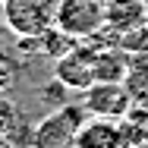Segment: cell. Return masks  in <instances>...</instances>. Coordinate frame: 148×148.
Listing matches in <instances>:
<instances>
[{"label":"cell","mask_w":148,"mask_h":148,"mask_svg":"<svg viewBox=\"0 0 148 148\" xmlns=\"http://www.w3.org/2000/svg\"><path fill=\"white\" fill-rule=\"evenodd\" d=\"M6 32H10L6 25H0V51H3V44H6ZM10 35H13V32H10Z\"/></svg>","instance_id":"obj_15"},{"label":"cell","mask_w":148,"mask_h":148,"mask_svg":"<svg viewBox=\"0 0 148 148\" xmlns=\"http://www.w3.org/2000/svg\"><path fill=\"white\" fill-rule=\"evenodd\" d=\"M19 120H22L19 107H16V104H13L6 95H0V139H3V136H6V132H10V129H13Z\"/></svg>","instance_id":"obj_13"},{"label":"cell","mask_w":148,"mask_h":148,"mask_svg":"<svg viewBox=\"0 0 148 148\" xmlns=\"http://www.w3.org/2000/svg\"><path fill=\"white\" fill-rule=\"evenodd\" d=\"M120 47L129 51V54H148V19L142 25H136V29L123 32L120 35Z\"/></svg>","instance_id":"obj_11"},{"label":"cell","mask_w":148,"mask_h":148,"mask_svg":"<svg viewBox=\"0 0 148 148\" xmlns=\"http://www.w3.org/2000/svg\"><path fill=\"white\" fill-rule=\"evenodd\" d=\"M95 57H98V44L91 38H82V41H76L73 51L54 60V76L63 85L82 95L88 85H95Z\"/></svg>","instance_id":"obj_4"},{"label":"cell","mask_w":148,"mask_h":148,"mask_svg":"<svg viewBox=\"0 0 148 148\" xmlns=\"http://www.w3.org/2000/svg\"><path fill=\"white\" fill-rule=\"evenodd\" d=\"M148 19V0H107V25L120 35Z\"/></svg>","instance_id":"obj_8"},{"label":"cell","mask_w":148,"mask_h":148,"mask_svg":"<svg viewBox=\"0 0 148 148\" xmlns=\"http://www.w3.org/2000/svg\"><path fill=\"white\" fill-rule=\"evenodd\" d=\"M60 0H0V19L16 38L41 35L57 22Z\"/></svg>","instance_id":"obj_2"},{"label":"cell","mask_w":148,"mask_h":148,"mask_svg":"<svg viewBox=\"0 0 148 148\" xmlns=\"http://www.w3.org/2000/svg\"><path fill=\"white\" fill-rule=\"evenodd\" d=\"M126 88L136 95V101H148V54H132L129 73H126Z\"/></svg>","instance_id":"obj_10"},{"label":"cell","mask_w":148,"mask_h":148,"mask_svg":"<svg viewBox=\"0 0 148 148\" xmlns=\"http://www.w3.org/2000/svg\"><path fill=\"white\" fill-rule=\"evenodd\" d=\"M69 95H73V88L69 85H63L57 76L41 88V101H44V107L47 110H54V107H63V104H69Z\"/></svg>","instance_id":"obj_12"},{"label":"cell","mask_w":148,"mask_h":148,"mask_svg":"<svg viewBox=\"0 0 148 148\" xmlns=\"http://www.w3.org/2000/svg\"><path fill=\"white\" fill-rule=\"evenodd\" d=\"M76 41L79 38H73V35H66V32L60 29V25H51L47 32H41L38 35V44H41V54L51 60H60L66 51H73L76 47Z\"/></svg>","instance_id":"obj_9"},{"label":"cell","mask_w":148,"mask_h":148,"mask_svg":"<svg viewBox=\"0 0 148 148\" xmlns=\"http://www.w3.org/2000/svg\"><path fill=\"white\" fill-rule=\"evenodd\" d=\"M13 82H16V63L0 51V95H6L13 88Z\"/></svg>","instance_id":"obj_14"},{"label":"cell","mask_w":148,"mask_h":148,"mask_svg":"<svg viewBox=\"0 0 148 148\" xmlns=\"http://www.w3.org/2000/svg\"><path fill=\"white\" fill-rule=\"evenodd\" d=\"M91 114L85 110V104L79 101H69L63 107L47 110L44 117L35 123V148H73L76 145V136L82 129V123Z\"/></svg>","instance_id":"obj_1"},{"label":"cell","mask_w":148,"mask_h":148,"mask_svg":"<svg viewBox=\"0 0 148 148\" xmlns=\"http://www.w3.org/2000/svg\"><path fill=\"white\" fill-rule=\"evenodd\" d=\"M107 22V0H60L57 22L60 29L73 38H91Z\"/></svg>","instance_id":"obj_3"},{"label":"cell","mask_w":148,"mask_h":148,"mask_svg":"<svg viewBox=\"0 0 148 148\" xmlns=\"http://www.w3.org/2000/svg\"><path fill=\"white\" fill-rule=\"evenodd\" d=\"M82 104L91 117H104V120H123L132 104L136 95L126 88V82H95L82 91Z\"/></svg>","instance_id":"obj_5"},{"label":"cell","mask_w":148,"mask_h":148,"mask_svg":"<svg viewBox=\"0 0 148 148\" xmlns=\"http://www.w3.org/2000/svg\"><path fill=\"white\" fill-rule=\"evenodd\" d=\"M129 60H132V54L123 51L120 44H114V47H98V57H95V82H126Z\"/></svg>","instance_id":"obj_7"},{"label":"cell","mask_w":148,"mask_h":148,"mask_svg":"<svg viewBox=\"0 0 148 148\" xmlns=\"http://www.w3.org/2000/svg\"><path fill=\"white\" fill-rule=\"evenodd\" d=\"M73 148H123V132L120 120H104V117H88L82 123L76 145Z\"/></svg>","instance_id":"obj_6"}]
</instances>
